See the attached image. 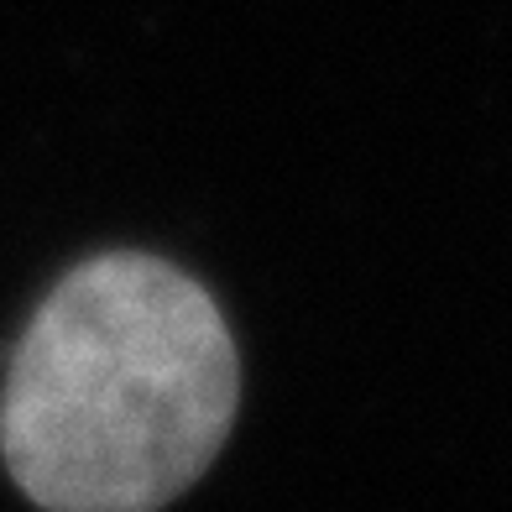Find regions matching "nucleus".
<instances>
[{"label": "nucleus", "mask_w": 512, "mask_h": 512, "mask_svg": "<svg viewBox=\"0 0 512 512\" xmlns=\"http://www.w3.org/2000/svg\"><path fill=\"white\" fill-rule=\"evenodd\" d=\"M241 403L236 335L183 267L79 262L16 340L0 455L42 512H157L204 476Z\"/></svg>", "instance_id": "f257e3e1"}]
</instances>
